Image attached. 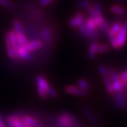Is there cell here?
<instances>
[{
	"mask_svg": "<svg viewBox=\"0 0 127 127\" xmlns=\"http://www.w3.org/2000/svg\"><path fill=\"white\" fill-rule=\"evenodd\" d=\"M58 127H80V121L77 118L70 113L63 112L56 119Z\"/></svg>",
	"mask_w": 127,
	"mask_h": 127,
	"instance_id": "cell-1",
	"label": "cell"
},
{
	"mask_svg": "<svg viewBox=\"0 0 127 127\" xmlns=\"http://www.w3.org/2000/svg\"><path fill=\"white\" fill-rule=\"evenodd\" d=\"M36 87H37V93L39 97L44 99L48 97V93L51 86L46 78L43 76L38 75L36 77Z\"/></svg>",
	"mask_w": 127,
	"mask_h": 127,
	"instance_id": "cell-2",
	"label": "cell"
},
{
	"mask_svg": "<svg viewBox=\"0 0 127 127\" xmlns=\"http://www.w3.org/2000/svg\"><path fill=\"white\" fill-rule=\"evenodd\" d=\"M114 95V102L116 106L120 109V110H125L127 108V98L125 94L124 90H122L113 94Z\"/></svg>",
	"mask_w": 127,
	"mask_h": 127,
	"instance_id": "cell-3",
	"label": "cell"
},
{
	"mask_svg": "<svg viewBox=\"0 0 127 127\" xmlns=\"http://www.w3.org/2000/svg\"><path fill=\"white\" fill-rule=\"evenodd\" d=\"M23 48L29 53L34 52L35 51H38L43 48L44 42L40 39H34L32 41H28L25 44L22 45Z\"/></svg>",
	"mask_w": 127,
	"mask_h": 127,
	"instance_id": "cell-4",
	"label": "cell"
},
{
	"mask_svg": "<svg viewBox=\"0 0 127 127\" xmlns=\"http://www.w3.org/2000/svg\"><path fill=\"white\" fill-rule=\"evenodd\" d=\"M85 19H86V17L82 12H76L70 18V19L69 20V22H68V25L72 29L78 28L81 24H83L84 22Z\"/></svg>",
	"mask_w": 127,
	"mask_h": 127,
	"instance_id": "cell-5",
	"label": "cell"
},
{
	"mask_svg": "<svg viewBox=\"0 0 127 127\" xmlns=\"http://www.w3.org/2000/svg\"><path fill=\"white\" fill-rule=\"evenodd\" d=\"M127 41V31L122 27L121 30L119 32L116 36V49H121L123 48Z\"/></svg>",
	"mask_w": 127,
	"mask_h": 127,
	"instance_id": "cell-6",
	"label": "cell"
},
{
	"mask_svg": "<svg viewBox=\"0 0 127 127\" xmlns=\"http://www.w3.org/2000/svg\"><path fill=\"white\" fill-rule=\"evenodd\" d=\"M5 47H6V51L8 58L12 60H17V55H16V51L12 45L9 37H8V34H5Z\"/></svg>",
	"mask_w": 127,
	"mask_h": 127,
	"instance_id": "cell-7",
	"label": "cell"
},
{
	"mask_svg": "<svg viewBox=\"0 0 127 127\" xmlns=\"http://www.w3.org/2000/svg\"><path fill=\"white\" fill-rule=\"evenodd\" d=\"M22 120L26 124L31 127H42L41 122L36 119L35 117L29 116V115H22L20 116Z\"/></svg>",
	"mask_w": 127,
	"mask_h": 127,
	"instance_id": "cell-8",
	"label": "cell"
},
{
	"mask_svg": "<svg viewBox=\"0 0 127 127\" xmlns=\"http://www.w3.org/2000/svg\"><path fill=\"white\" fill-rule=\"evenodd\" d=\"M40 35L41 38V41L43 42H44L45 44H51L53 41L54 39V36H53V33L51 32V30L48 28V27H44V28L41 29V32H40Z\"/></svg>",
	"mask_w": 127,
	"mask_h": 127,
	"instance_id": "cell-9",
	"label": "cell"
},
{
	"mask_svg": "<svg viewBox=\"0 0 127 127\" xmlns=\"http://www.w3.org/2000/svg\"><path fill=\"white\" fill-rule=\"evenodd\" d=\"M64 90L68 94L75 95V96H85L88 94V92L82 90L79 87H77L73 85H67V87H65Z\"/></svg>",
	"mask_w": 127,
	"mask_h": 127,
	"instance_id": "cell-10",
	"label": "cell"
},
{
	"mask_svg": "<svg viewBox=\"0 0 127 127\" xmlns=\"http://www.w3.org/2000/svg\"><path fill=\"white\" fill-rule=\"evenodd\" d=\"M83 110V113L85 115V116L87 118V120L90 122L92 123L94 125H99V120L98 119V117L96 116V115L90 110V109L87 106H84L82 108Z\"/></svg>",
	"mask_w": 127,
	"mask_h": 127,
	"instance_id": "cell-11",
	"label": "cell"
},
{
	"mask_svg": "<svg viewBox=\"0 0 127 127\" xmlns=\"http://www.w3.org/2000/svg\"><path fill=\"white\" fill-rule=\"evenodd\" d=\"M98 46L99 42L97 41H93L90 44L88 51H87V58L90 61L95 59L98 54Z\"/></svg>",
	"mask_w": 127,
	"mask_h": 127,
	"instance_id": "cell-12",
	"label": "cell"
},
{
	"mask_svg": "<svg viewBox=\"0 0 127 127\" xmlns=\"http://www.w3.org/2000/svg\"><path fill=\"white\" fill-rule=\"evenodd\" d=\"M110 12L116 16L123 17L127 15V8L120 5H113L110 7Z\"/></svg>",
	"mask_w": 127,
	"mask_h": 127,
	"instance_id": "cell-13",
	"label": "cell"
},
{
	"mask_svg": "<svg viewBox=\"0 0 127 127\" xmlns=\"http://www.w3.org/2000/svg\"><path fill=\"white\" fill-rule=\"evenodd\" d=\"M103 79V84L105 86L106 88V91L107 92V94L109 95H113V85H112V82L110 78L109 77V76H105L103 77H102Z\"/></svg>",
	"mask_w": 127,
	"mask_h": 127,
	"instance_id": "cell-14",
	"label": "cell"
},
{
	"mask_svg": "<svg viewBox=\"0 0 127 127\" xmlns=\"http://www.w3.org/2000/svg\"><path fill=\"white\" fill-rule=\"evenodd\" d=\"M111 22H109L108 20H105V22L99 27L98 28V30L100 33V34H106L107 32H109V30L111 28Z\"/></svg>",
	"mask_w": 127,
	"mask_h": 127,
	"instance_id": "cell-15",
	"label": "cell"
},
{
	"mask_svg": "<svg viewBox=\"0 0 127 127\" xmlns=\"http://www.w3.org/2000/svg\"><path fill=\"white\" fill-rule=\"evenodd\" d=\"M77 86L80 89L87 92H89V90L90 89V85L89 82L84 78H80L77 80Z\"/></svg>",
	"mask_w": 127,
	"mask_h": 127,
	"instance_id": "cell-16",
	"label": "cell"
},
{
	"mask_svg": "<svg viewBox=\"0 0 127 127\" xmlns=\"http://www.w3.org/2000/svg\"><path fill=\"white\" fill-rule=\"evenodd\" d=\"M92 4V2L90 0H77L76 2V5L80 8V9L86 10L87 8Z\"/></svg>",
	"mask_w": 127,
	"mask_h": 127,
	"instance_id": "cell-17",
	"label": "cell"
},
{
	"mask_svg": "<svg viewBox=\"0 0 127 127\" xmlns=\"http://www.w3.org/2000/svg\"><path fill=\"white\" fill-rule=\"evenodd\" d=\"M77 29H78V32H79L80 34L84 38H85V39H90L89 32H88V30L87 29V27H86L84 22L83 24H81Z\"/></svg>",
	"mask_w": 127,
	"mask_h": 127,
	"instance_id": "cell-18",
	"label": "cell"
},
{
	"mask_svg": "<svg viewBox=\"0 0 127 127\" xmlns=\"http://www.w3.org/2000/svg\"><path fill=\"white\" fill-rule=\"evenodd\" d=\"M122 27H123V22H121L120 20H116L113 25H111L110 30L115 34H117L118 33H119V32L121 30Z\"/></svg>",
	"mask_w": 127,
	"mask_h": 127,
	"instance_id": "cell-19",
	"label": "cell"
},
{
	"mask_svg": "<svg viewBox=\"0 0 127 127\" xmlns=\"http://www.w3.org/2000/svg\"><path fill=\"white\" fill-rule=\"evenodd\" d=\"M13 28L14 31L16 34H20V33H25L24 28L22 25V23L19 20H14L13 21Z\"/></svg>",
	"mask_w": 127,
	"mask_h": 127,
	"instance_id": "cell-20",
	"label": "cell"
},
{
	"mask_svg": "<svg viewBox=\"0 0 127 127\" xmlns=\"http://www.w3.org/2000/svg\"><path fill=\"white\" fill-rule=\"evenodd\" d=\"M118 75H119V79L120 80L123 88L127 87V70L122 71L121 73L118 74Z\"/></svg>",
	"mask_w": 127,
	"mask_h": 127,
	"instance_id": "cell-21",
	"label": "cell"
},
{
	"mask_svg": "<svg viewBox=\"0 0 127 127\" xmlns=\"http://www.w3.org/2000/svg\"><path fill=\"white\" fill-rule=\"evenodd\" d=\"M111 47L107 44H99L98 46V54H105L110 51Z\"/></svg>",
	"mask_w": 127,
	"mask_h": 127,
	"instance_id": "cell-22",
	"label": "cell"
},
{
	"mask_svg": "<svg viewBox=\"0 0 127 127\" xmlns=\"http://www.w3.org/2000/svg\"><path fill=\"white\" fill-rule=\"evenodd\" d=\"M92 5L94 7V8L95 9V11L99 14V15H103V5L102 4L98 2V1H94L92 2Z\"/></svg>",
	"mask_w": 127,
	"mask_h": 127,
	"instance_id": "cell-23",
	"label": "cell"
},
{
	"mask_svg": "<svg viewBox=\"0 0 127 127\" xmlns=\"http://www.w3.org/2000/svg\"><path fill=\"white\" fill-rule=\"evenodd\" d=\"M16 37H17L18 41H19V43L20 44V45H23L26 42H28V38H27V36L25 35V33L16 34Z\"/></svg>",
	"mask_w": 127,
	"mask_h": 127,
	"instance_id": "cell-24",
	"label": "cell"
},
{
	"mask_svg": "<svg viewBox=\"0 0 127 127\" xmlns=\"http://www.w3.org/2000/svg\"><path fill=\"white\" fill-rule=\"evenodd\" d=\"M92 19H94L95 24L96 25V26L98 27V28H99V27L100 26V25L105 22V20H106V19L104 18L103 15H99L95 16V17L92 18Z\"/></svg>",
	"mask_w": 127,
	"mask_h": 127,
	"instance_id": "cell-25",
	"label": "cell"
},
{
	"mask_svg": "<svg viewBox=\"0 0 127 127\" xmlns=\"http://www.w3.org/2000/svg\"><path fill=\"white\" fill-rule=\"evenodd\" d=\"M0 5H2L7 8H14L15 4L11 0H0Z\"/></svg>",
	"mask_w": 127,
	"mask_h": 127,
	"instance_id": "cell-26",
	"label": "cell"
},
{
	"mask_svg": "<svg viewBox=\"0 0 127 127\" xmlns=\"http://www.w3.org/2000/svg\"><path fill=\"white\" fill-rule=\"evenodd\" d=\"M98 72H99V75L101 76V77H103L108 75L107 68L104 65H99L98 66Z\"/></svg>",
	"mask_w": 127,
	"mask_h": 127,
	"instance_id": "cell-27",
	"label": "cell"
},
{
	"mask_svg": "<svg viewBox=\"0 0 127 127\" xmlns=\"http://www.w3.org/2000/svg\"><path fill=\"white\" fill-rule=\"evenodd\" d=\"M6 123L8 126V127H18V126L15 124L14 120H13V116L9 115L6 118Z\"/></svg>",
	"mask_w": 127,
	"mask_h": 127,
	"instance_id": "cell-28",
	"label": "cell"
},
{
	"mask_svg": "<svg viewBox=\"0 0 127 127\" xmlns=\"http://www.w3.org/2000/svg\"><path fill=\"white\" fill-rule=\"evenodd\" d=\"M48 97H52V98H56L58 96V92L57 90L54 89V87H51V88L48 90Z\"/></svg>",
	"mask_w": 127,
	"mask_h": 127,
	"instance_id": "cell-29",
	"label": "cell"
},
{
	"mask_svg": "<svg viewBox=\"0 0 127 127\" xmlns=\"http://www.w3.org/2000/svg\"><path fill=\"white\" fill-rule=\"evenodd\" d=\"M54 0H40V5L42 6H48L51 2H53Z\"/></svg>",
	"mask_w": 127,
	"mask_h": 127,
	"instance_id": "cell-30",
	"label": "cell"
},
{
	"mask_svg": "<svg viewBox=\"0 0 127 127\" xmlns=\"http://www.w3.org/2000/svg\"><path fill=\"white\" fill-rule=\"evenodd\" d=\"M114 2H116L117 4L120 3V4H123V3H126L127 2V0H113Z\"/></svg>",
	"mask_w": 127,
	"mask_h": 127,
	"instance_id": "cell-31",
	"label": "cell"
},
{
	"mask_svg": "<svg viewBox=\"0 0 127 127\" xmlns=\"http://www.w3.org/2000/svg\"><path fill=\"white\" fill-rule=\"evenodd\" d=\"M123 27L127 31V19H125V20L123 22Z\"/></svg>",
	"mask_w": 127,
	"mask_h": 127,
	"instance_id": "cell-32",
	"label": "cell"
},
{
	"mask_svg": "<svg viewBox=\"0 0 127 127\" xmlns=\"http://www.w3.org/2000/svg\"><path fill=\"white\" fill-rule=\"evenodd\" d=\"M0 127H7L5 122L1 119V118H0Z\"/></svg>",
	"mask_w": 127,
	"mask_h": 127,
	"instance_id": "cell-33",
	"label": "cell"
},
{
	"mask_svg": "<svg viewBox=\"0 0 127 127\" xmlns=\"http://www.w3.org/2000/svg\"><path fill=\"white\" fill-rule=\"evenodd\" d=\"M0 118H1V116H0Z\"/></svg>",
	"mask_w": 127,
	"mask_h": 127,
	"instance_id": "cell-34",
	"label": "cell"
}]
</instances>
